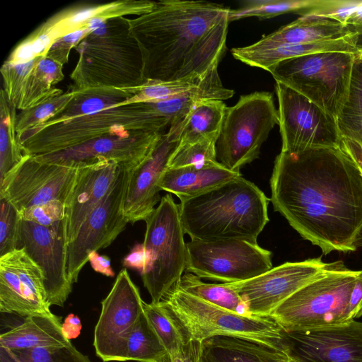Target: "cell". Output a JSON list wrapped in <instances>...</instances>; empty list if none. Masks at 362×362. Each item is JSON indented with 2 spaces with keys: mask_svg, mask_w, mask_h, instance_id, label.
I'll list each match as a JSON object with an SVG mask.
<instances>
[{
  "mask_svg": "<svg viewBox=\"0 0 362 362\" xmlns=\"http://www.w3.org/2000/svg\"><path fill=\"white\" fill-rule=\"evenodd\" d=\"M229 11L205 1L163 0L145 14L127 18L142 52L145 81L182 80L218 65Z\"/></svg>",
  "mask_w": 362,
  "mask_h": 362,
  "instance_id": "7a4b0ae2",
  "label": "cell"
},
{
  "mask_svg": "<svg viewBox=\"0 0 362 362\" xmlns=\"http://www.w3.org/2000/svg\"><path fill=\"white\" fill-rule=\"evenodd\" d=\"M192 340L216 336L250 339L288 351L285 331L271 316L241 315L182 291L176 284L160 301Z\"/></svg>",
  "mask_w": 362,
  "mask_h": 362,
  "instance_id": "8992f818",
  "label": "cell"
},
{
  "mask_svg": "<svg viewBox=\"0 0 362 362\" xmlns=\"http://www.w3.org/2000/svg\"><path fill=\"white\" fill-rule=\"evenodd\" d=\"M19 213L24 221L50 226L65 218L66 205L60 201L53 200L25 209Z\"/></svg>",
  "mask_w": 362,
  "mask_h": 362,
  "instance_id": "f6af8a7d",
  "label": "cell"
},
{
  "mask_svg": "<svg viewBox=\"0 0 362 362\" xmlns=\"http://www.w3.org/2000/svg\"><path fill=\"white\" fill-rule=\"evenodd\" d=\"M341 146L354 160L362 173V144L342 138Z\"/></svg>",
  "mask_w": 362,
  "mask_h": 362,
  "instance_id": "f5cc1de1",
  "label": "cell"
},
{
  "mask_svg": "<svg viewBox=\"0 0 362 362\" xmlns=\"http://www.w3.org/2000/svg\"><path fill=\"white\" fill-rule=\"evenodd\" d=\"M78 168L37 160L24 155L21 162L0 180V198L18 211L58 200L66 204L74 186Z\"/></svg>",
  "mask_w": 362,
  "mask_h": 362,
  "instance_id": "5bb4252c",
  "label": "cell"
},
{
  "mask_svg": "<svg viewBox=\"0 0 362 362\" xmlns=\"http://www.w3.org/2000/svg\"><path fill=\"white\" fill-rule=\"evenodd\" d=\"M135 168L121 164L117 178L105 197L86 218L76 237L67 243L66 272L72 284L78 281L90 253L111 245L129 223L124 213V202Z\"/></svg>",
  "mask_w": 362,
  "mask_h": 362,
  "instance_id": "7c38bea8",
  "label": "cell"
},
{
  "mask_svg": "<svg viewBox=\"0 0 362 362\" xmlns=\"http://www.w3.org/2000/svg\"><path fill=\"white\" fill-rule=\"evenodd\" d=\"M145 262V253L143 243L136 244L124 257L122 265L126 268L136 269L141 274Z\"/></svg>",
  "mask_w": 362,
  "mask_h": 362,
  "instance_id": "c3c4849f",
  "label": "cell"
},
{
  "mask_svg": "<svg viewBox=\"0 0 362 362\" xmlns=\"http://www.w3.org/2000/svg\"><path fill=\"white\" fill-rule=\"evenodd\" d=\"M349 310L354 320L362 316V272L352 291L349 301Z\"/></svg>",
  "mask_w": 362,
  "mask_h": 362,
  "instance_id": "f907efd6",
  "label": "cell"
},
{
  "mask_svg": "<svg viewBox=\"0 0 362 362\" xmlns=\"http://www.w3.org/2000/svg\"><path fill=\"white\" fill-rule=\"evenodd\" d=\"M284 362H300V361L288 354Z\"/></svg>",
  "mask_w": 362,
  "mask_h": 362,
  "instance_id": "9f6ffc18",
  "label": "cell"
},
{
  "mask_svg": "<svg viewBox=\"0 0 362 362\" xmlns=\"http://www.w3.org/2000/svg\"><path fill=\"white\" fill-rule=\"evenodd\" d=\"M64 65L47 57H40L24 78L15 103L16 110H24L63 93L54 86L63 80Z\"/></svg>",
  "mask_w": 362,
  "mask_h": 362,
  "instance_id": "f546056e",
  "label": "cell"
},
{
  "mask_svg": "<svg viewBox=\"0 0 362 362\" xmlns=\"http://www.w3.org/2000/svg\"><path fill=\"white\" fill-rule=\"evenodd\" d=\"M145 222V262L140 274L151 303H158L179 282L187 266L185 232L178 204L171 194L161 197Z\"/></svg>",
  "mask_w": 362,
  "mask_h": 362,
  "instance_id": "9c48e42d",
  "label": "cell"
},
{
  "mask_svg": "<svg viewBox=\"0 0 362 362\" xmlns=\"http://www.w3.org/2000/svg\"><path fill=\"white\" fill-rule=\"evenodd\" d=\"M343 265L341 261L326 263L321 257L288 262L253 279L227 284L239 293L251 315L270 316L300 288L323 273Z\"/></svg>",
  "mask_w": 362,
  "mask_h": 362,
  "instance_id": "2e32d148",
  "label": "cell"
},
{
  "mask_svg": "<svg viewBox=\"0 0 362 362\" xmlns=\"http://www.w3.org/2000/svg\"><path fill=\"white\" fill-rule=\"evenodd\" d=\"M350 30L352 32V33H354V32H356V31H360V30H362V26L361 27H358V28H349Z\"/></svg>",
  "mask_w": 362,
  "mask_h": 362,
  "instance_id": "6f0895ef",
  "label": "cell"
},
{
  "mask_svg": "<svg viewBox=\"0 0 362 362\" xmlns=\"http://www.w3.org/2000/svg\"><path fill=\"white\" fill-rule=\"evenodd\" d=\"M278 124L279 112L271 93L241 95L235 105L226 109L216 143L217 161L240 172L259 157L262 145Z\"/></svg>",
  "mask_w": 362,
  "mask_h": 362,
  "instance_id": "30bf717a",
  "label": "cell"
},
{
  "mask_svg": "<svg viewBox=\"0 0 362 362\" xmlns=\"http://www.w3.org/2000/svg\"><path fill=\"white\" fill-rule=\"evenodd\" d=\"M155 6L156 1H152L126 0L71 6L48 18L37 30L48 33L55 41L83 28H95L110 18L145 14Z\"/></svg>",
  "mask_w": 362,
  "mask_h": 362,
  "instance_id": "7402d4cb",
  "label": "cell"
},
{
  "mask_svg": "<svg viewBox=\"0 0 362 362\" xmlns=\"http://www.w3.org/2000/svg\"><path fill=\"white\" fill-rule=\"evenodd\" d=\"M218 66L215 65L204 74L194 77L167 82L146 81L140 86L127 88L134 95L117 106L186 95L220 100L230 98L234 90L223 86Z\"/></svg>",
  "mask_w": 362,
  "mask_h": 362,
  "instance_id": "603a6c76",
  "label": "cell"
},
{
  "mask_svg": "<svg viewBox=\"0 0 362 362\" xmlns=\"http://www.w3.org/2000/svg\"><path fill=\"white\" fill-rule=\"evenodd\" d=\"M281 151L337 147L342 142L337 118L286 85L276 82Z\"/></svg>",
  "mask_w": 362,
  "mask_h": 362,
  "instance_id": "4fadbf2b",
  "label": "cell"
},
{
  "mask_svg": "<svg viewBox=\"0 0 362 362\" xmlns=\"http://www.w3.org/2000/svg\"><path fill=\"white\" fill-rule=\"evenodd\" d=\"M288 354L247 339L216 336L202 341L199 362H284Z\"/></svg>",
  "mask_w": 362,
  "mask_h": 362,
  "instance_id": "484cf974",
  "label": "cell"
},
{
  "mask_svg": "<svg viewBox=\"0 0 362 362\" xmlns=\"http://www.w3.org/2000/svg\"><path fill=\"white\" fill-rule=\"evenodd\" d=\"M358 55L318 52L282 61L268 71L276 82L300 93L337 118L348 98Z\"/></svg>",
  "mask_w": 362,
  "mask_h": 362,
  "instance_id": "ba28073f",
  "label": "cell"
},
{
  "mask_svg": "<svg viewBox=\"0 0 362 362\" xmlns=\"http://www.w3.org/2000/svg\"><path fill=\"white\" fill-rule=\"evenodd\" d=\"M215 141L204 140L194 144L178 145L173 154L168 168H180L216 161Z\"/></svg>",
  "mask_w": 362,
  "mask_h": 362,
  "instance_id": "b9f144b4",
  "label": "cell"
},
{
  "mask_svg": "<svg viewBox=\"0 0 362 362\" xmlns=\"http://www.w3.org/2000/svg\"><path fill=\"white\" fill-rule=\"evenodd\" d=\"M179 145L174 127L163 133L152 152L132 172L124 202L129 223L146 221L160 201V183Z\"/></svg>",
  "mask_w": 362,
  "mask_h": 362,
  "instance_id": "ffe728a7",
  "label": "cell"
},
{
  "mask_svg": "<svg viewBox=\"0 0 362 362\" xmlns=\"http://www.w3.org/2000/svg\"><path fill=\"white\" fill-rule=\"evenodd\" d=\"M16 109L4 90L0 96V180L24 156L16 131Z\"/></svg>",
  "mask_w": 362,
  "mask_h": 362,
  "instance_id": "d6a6232c",
  "label": "cell"
},
{
  "mask_svg": "<svg viewBox=\"0 0 362 362\" xmlns=\"http://www.w3.org/2000/svg\"><path fill=\"white\" fill-rule=\"evenodd\" d=\"M75 49L78 60L71 78L76 88H127L145 82L142 52L126 17L105 21Z\"/></svg>",
  "mask_w": 362,
  "mask_h": 362,
  "instance_id": "277c9868",
  "label": "cell"
},
{
  "mask_svg": "<svg viewBox=\"0 0 362 362\" xmlns=\"http://www.w3.org/2000/svg\"><path fill=\"white\" fill-rule=\"evenodd\" d=\"M144 303L127 269H122L101 302L94 329L95 353L104 362L125 361L127 337L144 313Z\"/></svg>",
  "mask_w": 362,
  "mask_h": 362,
  "instance_id": "9a60e30c",
  "label": "cell"
},
{
  "mask_svg": "<svg viewBox=\"0 0 362 362\" xmlns=\"http://www.w3.org/2000/svg\"><path fill=\"white\" fill-rule=\"evenodd\" d=\"M362 270L345 265L320 275L281 303L270 315L286 332H295L353 320L349 301Z\"/></svg>",
  "mask_w": 362,
  "mask_h": 362,
  "instance_id": "52a82bcc",
  "label": "cell"
},
{
  "mask_svg": "<svg viewBox=\"0 0 362 362\" xmlns=\"http://www.w3.org/2000/svg\"><path fill=\"white\" fill-rule=\"evenodd\" d=\"M66 218L50 226L21 219L20 247L43 272L47 301L62 307L72 291L66 272Z\"/></svg>",
  "mask_w": 362,
  "mask_h": 362,
  "instance_id": "e0dca14e",
  "label": "cell"
},
{
  "mask_svg": "<svg viewBox=\"0 0 362 362\" xmlns=\"http://www.w3.org/2000/svg\"><path fill=\"white\" fill-rule=\"evenodd\" d=\"M88 262L95 272L109 277L115 276L110 259L107 256L100 255L97 251H93L88 255Z\"/></svg>",
  "mask_w": 362,
  "mask_h": 362,
  "instance_id": "681fc988",
  "label": "cell"
},
{
  "mask_svg": "<svg viewBox=\"0 0 362 362\" xmlns=\"http://www.w3.org/2000/svg\"><path fill=\"white\" fill-rule=\"evenodd\" d=\"M316 1L317 0H247L243 2L241 7L230 9L228 20L230 23L253 16L264 19L288 13L302 16Z\"/></svg>",
  "mask_w": 362,
  "mask_h": 362,
  "instance_id": "74e56055",
  "label": "cell"
},
{
  "mask_svg": "<svg viewBox=\"0 0 362 362\" xmlns=\"http://www.w3.org/2000/svg\"><path fill=\"white\" fill-rule=\"evenodd\" d=\"M81 329V320L74 314L69 315L62 323L63 334L69 340L76 338L80 334Z\"/></svg>",
  "mask_w": 362,
  "mask_h": 362,
  "instance_id": "816d5d0a",
  "label": "cell"
},
{
  "mask_svg": "<svg viewBox=\"0 0 362 362\" xmlns=\"http://www.w3.org/2000/svg\"><path fill=\"white\" fill-rule=\"evenodd\" d=\"M0 311L25 317L35 314L18 274L4 255L0 257Z\"/></svg>",
  "mask_w": 362,
  "mask_h": 362,
  "instance_id": "d590c367",
  "label": "cell"
},
{
  "mask_svg": "<svg viewBox=\"0 0 362 362\" xmlns=\"http://www.w3.org/2000/svg\"><path fill=\"white\" fill-rule=\"evenodd\" d=\"M74 96V90L66 91L33 107L21 110L16 117L18 135L47 122L61 112Z\"/></svg>",
  "mask_w": 362,
  "mask_h": 362,
  "instance_id": "ab89813d",
  "label": "cell"
},
{
  "mask_svg": "<svg viewBox=\"0 0 362 362\" xmlns=\"http://www.w3.org/2000/svg\"><path fill=\"white\" fill-rule=\"evenodd\" d=\"M120 168L121 164L106 160L78 168L74 186L66 204L68 242L76 237L86 218L105 197Z\"/></svg>",
  "mask_w": 362,
  "mask_h": 362,
  "instance_id": "44dd1931",
  "label": "cell"
},
{
  "mask_svg": "<svg viewBox=\"0 0 362 362\" xmlns=\"http://www.w3.org/2000/svg\"><path fill=\"white\" fill-rule=\"evenodd\" d=\"M346 25L349 28L362 26V5L357 8L348 18Z\"/></svg>",
  "mask_w": 362,
  "mask_h": 362,
  "instance_id": "db71d44e",
  "label": "cell"
},
{
  "mask_svg": "<svg viewBox=\"0 0 362 362\" xmlns=\"http://www.w3.org/2000/svg\"><path fill=\"white\" fill-rule=\"evenodd\" d=\"M186 272L199 278L235 283L257 277L272 268V252L241 240H191Z\"/></svg>",
  "mask_w": 362,
  "mask_h": 362,
  "instance_id": "8fae6325",
  "label": "cell"
},
{
  "mask_svg": "<svg viewBox=\"0 0 362 362\" xmlns=\"http://www.w3.org/2000/svg\"><path fill=\"white\" fill-rule=\"evenodd\" d=\"M202 342L189 340L178 349L168 353L162 362H199Z\"/></svg>",
  "mask_w": 362,
  "mask_h": 362,
  "instance_id": "7dc6e473",
  "label": "cell"
},
{
  "mask_svg": "<svg viewBox=\"0 0 362 362\" xmlns=\"http://www.w3.org/2000/svg\"><path fill=\"white\" fill-rule=\"evenodd\" d=\"M0 362H91L72 345L9 349L0 346Z\"/></svg>",
  "mask_w": 362,
  "mask_h": 362,
  "instance_id": "f35d334b",
  "label": "cell"
},
{
  "mask_svg": "<svg viewBox=\"0 0 362 362\" xmlns=\"http://www.w3.org/2000/svg\"><path fill=\"white\" fill-rule=\"evenodd\" d=\"M359 59L362 61V54L358 55Z\"/></svg>",
  "mask_w": 362,
  "mask_h": 362,
  "instance_id": "680465c9",
  "label": "cell"
},
{
  "mask_svg": "<svg viewBox=\"0 0 362 362\" xmlns=\"http://www.w3.org/2000/svg\"><path fill=\"white\" fill-rule=\"evenodd\" d=\"M352 33L348 26L335 21L301 16L262 39L279 43L303 44L343 38Z\"/></svg>",
  "mask_w": 362,
  "mask_h": 362,
  "instance_id": "f1b7e54d",
  "label": "cell"
},
{
  "mask_svg": "<svg viewBox=\"0 0 362 362\" xmlns=\"http://www.w3.org/2000/svg\"><path fill=\"white\" fill-rule=\"evenodd\" d=\"M62 332L60 317L50 313H37L25 318L21 325L0 335V346L9 349L70 346Z\"/></svg>",
  "mask_w": 362,
  "mask_h": 362,
  "instance_id": "4316f807",
  "label": "cell"
},
{
  "mask_svg": "<svg viewBox=\"0 0 362 362\" xmlns=\"http://www.w3.org/2000/svg\"><path fill=\"white\" fill-rule=\"evenodd\" d=\"M0 257L20 247L21 217L17 209L4 198H0Z\"/></svg>",
  "mask_w": 362,
  "mask_h": 362,
  "instance_id": "60d3db41",
  "label": "cell"
},
{
  "mask_svg": "<svg viewBox=\"0 0 362 362\" xmlns=\"http://www.w3.org/2000/svg\"><path fill=\"white\" fill-rule=\"evenodd\" d=\"M361 5L362 0H317L301 16L331 19L346 25L349 16Z\"/></svg>",
  "mask_w": 362,
  "mask_h": 362,
  "instance_id": "ee69618b",
  "label": "cell"
},
{
  "mask_svg": "<svg viewBox=\"0 0 362 362\" xmlns=\"http://www.w3.org/2000/svg\"><path fill=\"white\" fill-rule=\"evenodd\" d=\"M348 38L359 54H362V30L353 33L348 36Z\"/></svg>",
  "mask_w": 362,
  "mask_h": 362,
  "instance_id": "11a10c76",
  "label": "cell"
},
{
  "mask_svg": "<svg viewBox=\"0 0 362 362\" xmlns=\"http://www.w3.org/2000/svg\"><path fill=\"white\" fill-rule=\"evenodd\" d=\"M163 132L111 133L58 152L34 156L40 161L80 168L98 160L134 167L152 152Z\"/></svg>",
  "mask_w": 362,
  "mask_h": 362,
  "instance_id": "ac0fdd59",
  "label": "cell"
},
{
  "mask_svg": "<svg viewBox=\"0 0 362 362\" xmlns=\"http://www.w3.org/2000/svg\"><path fill=\"white\" fill-rule=\"evenodd\" d=\"M177 286L186 293L218 307L241 315H251L239 293L228 284H209L197 275L185 272Z\"/></svg>",
  "mask_w": 362,
  "mask_h": 362,
  "instance_id": "1f68e13d",
  "label": "cell"
},
{
  "mask_svg": "<svg viewBox=\"0 0 362 362\" xmlns=\"http://www.w3.org/2000/svg\"><path fill=\"white\" fill-rule=\"evenodd\" d=\"M74 96L67 106L55 117L45 122L55 124L71 118L81 117L116 106L134 94L127 88L93 86L73 88Z\"/></svg>",
  "mask_w": 362,
  "mask_h": 362,
  "instance_id": "4dcf8cb0",
  "label": "cell"
},
{
  "mask_svg": "<svg viewBox=\"0 0 362 362\" xmlns=\"http://www.w3.org/2000/svg\"><path fill=\"white\" fill-rule=\"evenodd\" d=\"M270 188L274 210L324 255L362 247V173L341 146L281 151Z\"/></svg>",
  "mask_w": 362,
  "mask_h": 362,
  "instance_id": "6da1fadb",
  "label": "cell"
},
{
  "mask_svg": "<svg viewBox=\"0 0 362 362\" xmlns=\"http://www.w3.org/2000/svg\"><path fill=\"white\" fill-rule=\"evenodd\" d=\"M342 138L362 144V61L357 56L346 102L337 117Z\"/></svg>",
  "mask_w": 362,
  "mask_h": 362,
  "instance_id": "836d02e7",
  "label": "cell"
},
{
  "mask_svg": "<svg viewBox=\"0 0 362 362\" xmlns=\"http://www.w3.org/2000/svg\"><path fill=\"white\" fill-rule=\"evenodd\" d=\"M286 336L289 354L300 362H362V322L355 320Z\"/></svg>",
  "mask_w": 362,
  "mask_h": 362,
  "instance_id": "d6986e66",
  "label": "cell"
},
{
  "mask_svg": "<svg viewBox=\"0 0 362 362\" xmlns=\"http://www.w3.org/2000/svg\"><path fill=\"white\" fill-rule=\"evenodd\" d=\"M269 199L243 176L178 204L182 226L191 240H241L257 243L269 221Z\"/></svg>",
  "mask_w": 362,
  "mask_h": 362,
  "instance_id": "3957f363",
  "label": "cell"
},
{
  "mask_svg": "<svg viewBox=\"0 0 362 362\" xmlns=\"http://www.w3.org/2000/svg\"><path fill=\"white\" fill-rule=\"evenodd\" d=\"M226 107L220 100L200 99L196 101L185 117L171 126L177 132L179 145L204 140L216 141Z\"/></svg>",
  "mask_w": 362,
  "mask_h": 362,
  "instance_id": "83f0119b",
  "label": "cell"
},
{
  "mask_svg": "<svg viewBox=\"0 0 362 362\" xmlns=\"http://www.w3.org/2000/svg\"><path fill=\"white\" fill-rule=\"evenodd\" d=\"M144 312L168 353L176 351L192 340L161 302H144Z\"/></svg>",
  "mask_w": 362,
  "mask_h": 362,
  "instance_id": "8d00e7d4",
  "label": "cell"
},
{
  "mask_svg": "<svg viewBox=\"0 0 362 362\" xmlns=\"http://www.w3.org/2000/svg\"><path fill=\"white\" fill-rule=\"evenodd\" d=\"M240 176V172L232 171L217 160L210 161L199 165L168 168L162 177L160 188L182 200Z\"/></svg>",
  "mask_w": 362,
  "mask_h": 362,
  "instance_id": "d4e9b609",
  "label": "cell"
},
{
  "mask_svg": "<svg viewBox=\"0 0 362 362\" xmlns=\"http://www.w3.org/2000/svg\"><path fill=\"white\" fill-rule=\"evenodd\" d=\"M171 122L150 102L114 106L52 124H42L18 135L24 155L63 151L111 133L163 132Z\"/></svg>",
  "mask_w": 362,
  "mask_h": 362,
  "instance_id": "5b68a950",
  "label": "cell"
},
{
  "mask_svg": "<svg viewBox=\"0 0 362 362\" xmlns=\"http://www.w3.org/2000/svg\"><path fill=\"white\" fill-rule=\"evenodd\" d=\"M54 42L48 33L36 29L13 49L4 62L19 64L39 57H45Z\"/></svg>",
  "mask_w": 362,
  "mask_h": 362,
  "instance_id": "7bdbcfd3",
  "label": "cell"
},
{
  "mask_svg": "<svg viewBox=\"0 0 362 362\" xmlns=\"http://www.w3.org/2000/svg\"><path fill=\"white\" fill-rule=\"evenodd\" d=\"M93 30L85 27L57 39L50 47L46 57L65 64L69 61L71 50L75 48Z\"/></svg>",
  "mask_w": 362,
  "mask_h": 362,
  "instance_id": "bcb514c9",
  "label": "cell"
},
{
  "mask_svg": "<svg viewBox=\"0 0 362 362\" xmlns=\"http://www.w3.org/2000/svg\"><path fill=\"white\" fill-rule=\"evenodd\" d=\"M167 354L144 312L127 337L125 361L162 362Z\"/></svg>",
  "mask_w": 362,
  "mask_h": 362,
  "instance_id": "e575fe53",
  "label": "cell"
},
{
  "mask_svg": "<svg viewBox=\"0 0 362 362\" xmlns=\"http://www.w3.org/2000/svg\"><path fill=\"white\" fill-rule=\"evenodd\" d=\"M324 52H343L359 54L348 36L336 40L303 44L274 42L262 38L252 45L231 49L235 59L249 66L267 71L282 61Z\"/></svg>",
  "mask_w": 362,
  "mask_h": 362,
  "instance_id": "cb8c5ba5",
  "label": "cell"
}]
</instances>
